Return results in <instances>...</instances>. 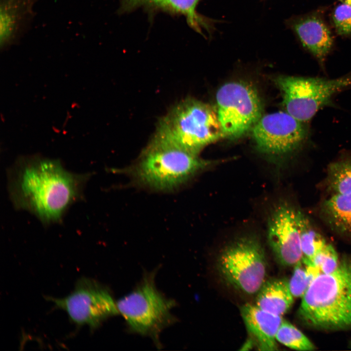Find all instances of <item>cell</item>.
<instances>
[{
  "mask_svg": "<svg viewBox=\"0 0 351 351\" xmlns=\"http://www.w3.org/2000/svg\"><path fill=\"white\" fill-rule=\"evenodd\" d=\"M90 176L67 171L58 159L22 156L8 171V193L16 209L47 226L61 222L69 208L83 199Z\"/></svg>",
  "mask_w": 351,
  "mask_h": 351,
  "instance_id": "1",
  "label": "cell"
},
{
  "mask_svg": "<svg viewBox=\"0 0 351 351\" xmlns=\"http://www.w3.org/2000/svg\"><path fill=\"white\" fill-rule=\"evenodd\" d=\"M213 163L179 147L154 137L136 161L118 172L136 186L172 192L183 187Z\"/></svg>",
  "mask_w": 351,
  "mask_h": 351,
  "instance_id": "2",
  "label": "cell"
},
{
  "mask_svg": "<svg viewBox=\"0 0 351 351\" xmlns=\"http://www.w3.org/2000/svg\"><path fill=\"white\" fill-rule=\"evenodd\" d=\"M304 324L315 329H351V255L332 273L319 274L302 297L298 312Z\"/></svg>",
  "mask_w": 351,
  "mask_h": 351,
  "instance_id": "3",
  "label": "cell"
},
{
  "mask_svg": "<svg viewBox=\"0 0 351 351\" xmlns=\"http://www.w3.org/2000/svg\"><path fill=\"white\" fill-rule=\"evenodd\" d=\"M156 273V269L144 273L134 289L116 303L128 331L150 337L160 348L161 333L177 319L172 312L176 302L158 289L155 282Z\"/></svg>",
  "mask_w": 351,
  "mask_h": 351,
  "instance_id": "4",
  "label": "cell"
},
{
  "mask_svg": "<svg viewBox=\"0 0 351 351\" xmlns=\"http://www.w3.org/2000/svg\"><path fill=\"white\" fill-rule=\"evenodd\" d=\"M222 136L216 111L189 99L179 103L163 119L155 137L198 155L204 147Z\"/></svg>",
  "mask_w": 351,
  "mask_h": 351,
  "instance_id": "5",
  "label": "cell"
},
{
  "mask_svg": "<svg viewBox=\"0 0 351 351\" xmlns=\"http://www.w3.org/2000/svg\"><path fill=\"white\" fill-rule=\"evenodd\" d=\"M276 82L281 91L286 111L307 123L319 109L331 105L335 94L351 86V74L334 79L281 76Z\"/></svg>",
  "mask_w": 351,
  "mask_h": 351,
  "instance_id": "6",
  "label": "cell"
},
{
  "mask_svg": "<svg viewBox=\"0 0 351 351\" xmlns=\"http://www.w3.org/2000/svg\"><path fill=\"white\" fill-rule=\"evenodd\" d=\"M218 266L224 278L245 293L259 292L264 283V252L254 237L241 238L227 247L219 256Z\"/></svg>",
  "mask_w": 351,
  "mask_h": 351,
  "instance_id": "7",
  "label": "cell"
},
{
  "mask_svg": "<svg viewBox=\"0 0 351 351\" xmlns=\"http://www.w3.org/2000/svg\"><path fill=\"white\" fill-rule=\"evenodd\" d=\"M47 298L57 308L64 310L75 324L86 325L91 330L97 329L108 318L119 314L109 289L88 277L79 279L73 291L67 296Z\"/></svg>",
  "mask_w": 351,
  "mask_h": 351,
  "instance_id": "8",
  "label": "cell"
},
{
  "mask_svg": "<svg viewBox=\"0 0 351 351\" xmlns=\"http://www.w3.org/2000/svg\"><path fill=\"white\" fill-rule=\"evenodd\" d=\"M216 101L224 136L240 137L252 129L262 117L260 98L255 89L248 83H225L217 90Z\"/></svg>",
  "mask_w": 351,
  "mask_h": 351,
  "instance_id": "9",
  "label": "cell"
},
{
  "mask_svg": "<svg viewBox=\"0 0 351 351\" xmlns=\"http://www.w3.org/2000/svg\"><path fill=\"white\" fill-rule=\"evenodd\" d=\"M286 112L262 116L252 128L253 136L262 152L277 155L291 154L309 142L310 130Z\"/></svg>",
  "mask_w": 351,
  "mask_h": 351,
  "instance_id": "10",
  "label": "cell"
},
{
  "mask_svg": "<svg viewBox=\"0 0 351 351\" xmlns=\"http://www.w3.org/2000/svg\"><path fill=\"white\" fill-rule=\"evenodd\" d=\"M297 212L284 202L277 205L268 218V242L278 261L284 266L295 265L302 258Z\"/></svg>",
  "mask_w": 351,
  "mask_h": 351,
  "instance_id": "11",
  "label": "cell"
},
{
  "mask_svg": "<svg viewBox=\"0 0 351 351\" xmlns=\"http://www.w3.org/2000/svg\"><path fill=\"white\" fill-rule=\"evenodd\" d=\"M39 0H0V48L5 51L20 42L35 17Z\"/></svg>",
  "mask_w": 351,
  "mask_h": 351,
  "instance_id": "12",
  "label": "cell"
},
{
  "mask_svg": "<svg viewBox=\"0 0 351 351\" xmlns=\"http://www.w3.org/2000/svg\"><path fill=\"white\" fill-rule=\"evenodd\" d=\"M291 27L302 46L323 66L333 43L332 32L323 18L316 13L302 16L293 20Z\"/></svg>",
  "mask_w": 351,
  "mask_h": 351,
  "instance_id": "13",
  "label": "cell"
},
{
  "mask_svg": "<svg viewBox=\"0 0 351 351\" xmlns=\"http://www.w3.org/2000/svg\"><path fill=\"white\" fill-rule=\"evenodd\" d=\"M241 312L247 329L260 349L276 350V335L283 321L281 316L250 304L244 305Z\"/></svg>",
  "mask_w": 351,
  "mask_h": 351,
  "instance_id": "14",
  "label": "cell"
},
{
  "mask_svg": "<svg viewBox=\"0 0 351 351\" xmlns=\"http://www.w3.org/2000/svg\"><path fill=\"white\" fill-rule=\"evenodd\" d=\"M319 214L332 231L351 239V193L331 195L320 204Z\"/></svg>",
  "mask_w": 351,
  "mask_h": 351,
  "instance_id": "15",
  "label": "cell"
},
{
  "mask_svg": "<svg viewBox=\"0 0 351 351\" xmlns=\"http://www.w3.org/2000/svg\"><path fill=\"white\" fill-rule=\"evenodd\" d=\"M293 297L288 281L273 279L263 284L259 291L256 305L265 311L282 316L291 307Z\"/></svg>",
  "mask_w": 351,
  "mask_h": 351,
  "instance_id": "16",
  "label": "cell"
},
{
  "mask_svg": "<svg viewBox=\"0 0 351 351\" xmlns=\"http://www.w3.org/2000/svg\"><path fill=\"white\" fill-rule=\"evenodd\" d=\"M324 184L331 195L351 193V155L343 156L328 165Z\"/></svg>",
  "mask_w": 351,
  "mask_h": 351,
  "instance_id": "17",
  "label": "cell"
},
{
  "mask_svg": "<svg viewBox=\"0 0 351 351\" xmlns=\"http://www.w3.org/2000/svg\"><path fill=\"white\" fill-rule=\"evenodd\" d=\"M297 220L302 253L301 260L305 264L312 263L316 253L327 242L307 215L299 210L297 212Z\"/></svg>",
  "mask_w": 351,
  "mask_h": 351,
  "instance_id": "18",
  "label": "cell"
},
{
  "mask_svg": "<svg viewBox=\"0 0 351 351\" xmlns=\"http://www.w3.org/2000/svg\"><path fill=\"white\" fill-rule=\"evenodd\" d=\"M200 0H142L139 5L147 4L184 15L188 23L197 31L200 30L202 20L195 11Z\"/></svg>",
  "mask_w": 351,
  "mask_h": 351,
  "instance_id": "19",
  "label": "cell"
},
{
  "mask_svg": "<svg viewBox=\"0 0 351 351\" xmlns=\"http://www.w3.org/2000/svg\"><path fill=\"white\" fill-rule=\"evenodd\" d=\"M277 341L298 351H312L315 349L312 342L297 328L283 320L276 335Z\"/></svg>",
  "mask_w": 351,
  "mask_h": 351,
  "instance_id": "20",
  "label": "cell"
},
{
  "mask_svg": "<svg viewBox=\"0 0 351 351\" xmlns=\"http://www.w3.org/2000/svg\"><path fill=\"white\" fill-rule=\"evenodd\" d=\"M312 263L320 269L321 273L333 272L339 264L337 254L333 247L326 243L316 253Z\"/></svg>",
  "mask_w": 351,
  "mask_h": 351,
  "instance_id": "21",
  "label": "cell"
},
{
  "mask_svg": "<svg viewBox=\"0 0 351 351\" xmlns=\"http://www.w3.org/2000/svg\"><path fill=\"white\" fill-rule=\"evenodd\" d=\"M332 20L336 32L340 36L351 35V5L345 3L337 5L332 13Z\"/></svg>",
  "mask_w": 351,
  "mask_h": 351,
  "instance_id": "22",
  "label": "cell"
},
{
  "mask_svg": "<svg viewBox=\"0 0 351 351\" xmlns=\"http://www.w3.org/2000/svg\"><path fill=\"white\" fill-rule=\"evenodd\" d=\"M294 297H302L310 286L305 264L301 260L294 266L293 274L288 281Z\"/></svg>",
  "mask_w": 351,
  "mask_h": 351,
  "instance_id": "23",
  "label": "cell"
},
{
  "mask_svg": "<svg viewBox=\"0 0 351 351\" xmlns=\"http://www.w3.org/2000/svg\"><path fill=\"white\" fill-rule=\"evenodd\" d=\"M142 0H124V8L125 9L132 8L139 5Z\"/></svg>",
  "mask_w": 351,
  "mask_h": 351,
  "instance_id": "24",
  "label": "cell"
},
{
  "mask_svg": "<svg viewBox=\"0 0 351 351\" xmlns=\"http://www.w3.org/2000/svg\"><path fill=\"white\" fill-rule=\"evenodd\" d=\"M343 2L347 3L351 5V0H340Z\"/></svg>",
  "mask_w": 351,
  "mask_h": 351,
  "instance_id": "25",
  "label": "cell"
}]
</instances>
